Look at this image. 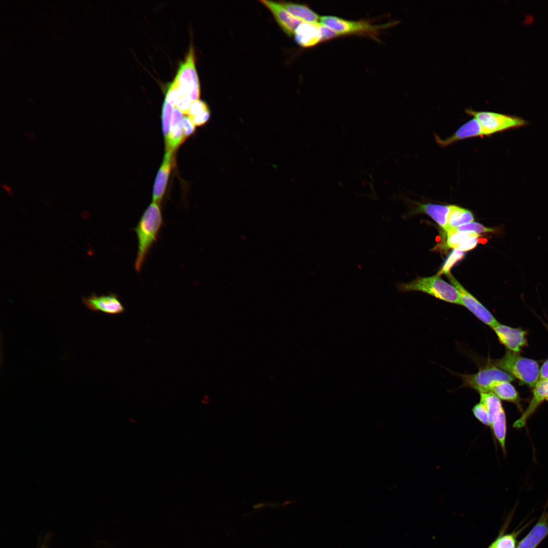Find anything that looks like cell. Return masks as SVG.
<instances>
[{"mask_svg":"<svg viewBox=\"0 0 548 548\" xmlns=\"http://www.w3.org/2000/svg\"><path fill=\"white\" fill-rule=\"evenodd\" d=\"M163 224L159 204L152 202L147 207L134 228L138 241L134 269L140 272L147 257L157 242Z\"/></svg>","mask_w":548,"mask_h":548,"instance_id":"cell-1","label":"cell"},{"mask_svg":"<svg viewBox=\"0 0 548 548\" xmlns=\"http://www.w3.org/2000/svg\"><path fill=\"white\" fill-rule=\"evenodd\" d=\"M498 368L533 388L539 380V368L537 362L508 351L500 359L491 360Z\"/></svg>","mask_w":548,"mask_h":548,"instance_id":"cell-2","label":"cell"},{"mask_svg":"<svg viewBox=\"0 0 548 548\" xmlns=\"http://www.w3.org/2000/svg\"><path fill=\"white\" fill-rule=\"evenodd\" d=\"M397 288L402 292L422 291L444 301L461 305L460 295L456 288L437 275L419 278L408 283L399 284Z\"/></svg>","mask_w":548,"mask_h":548,"instance_id":"cell-3","label":"cell"},{"mask_svg":"<svg viewBox=\"0 0 548 548\" xmlns=\"http://www.w3.org/2000/svg\"><path fill=\"white\" fill-rule=\"evenodd\" d=\"M458 374L462 380V387L471 388L478 393L489 392L491 386L495 382L514 380L512 375L495 366L490 359L484 365L480 366L475 373Z\"/></svg>","mask_w":548,"mask_h":548,"instance_id":"cell-4","label":"cell"},{"mask_svg":"<svg viewBox=\"0 0 548 548\" xmlns=\"http://www.w3.org/2000/svg\"><path fill=\"white\" fill-rule=\"evenodd\" d=\"M466 113L475 119L481 127L483 136L508 129L521 127L527 124L524 119L518 117L488 111H476L471 109Z\"/></svg>","mask_w":548,"mask_h":548,"instance_id":"cell-5","label":"cell"},{"mask_svg":"<svg viewBox=\"0 0 548 548\" xmlns=\"http://www.w3.org/2000/svg\"><path fill=\"white\" fill-rule=\"evenodd\" d=\"M174 80L178 86L179 96H187L192 102L199 99L200 84L195 67L194 51L192 45L184 61L180 64Z\"/></svg>","mask_w":548,"mask_h":548,"instance_id":"cell-6","label":"cell"},{"mask_svg":"<svg viewBox=\"0 0 548 548\" xmlns=\"http://www.w3.org/2000/svg\"><path fill=\"white\" fill-rule=\"evenodd\" d=\"M320 24L335 32L339 36L346 35H361L377 38L379 31L390 26L391 23L381 25H372L366 21H351L334 16L320 17Z\"/></svg>","mask_w":548,"mask_h":548,"instance_id":"cell-7","label":"cell"},{"mask_svg":"<svg viewBox=\"0 0 548 548\" xmlns=\"http://www.w3.org/2000/svg\"><path fill=\"white\" fill-rule=\"evenodd\" d=\"M446 275L452 285L458 290L461 305L469 310L479 320L492 328L499 323L492 313L475 297L465 290L451 272Z\"/></svg>","mask_w":548,"mask_h":548,"instance_id":"cell-8","label":"cell"},{"mask_svg":"<svg viewBox=\"0 0 548 548\" xmlns=\"http://www.w3.org/2000/svg\"><path fill=\"white\" fill-rule=\"evenodd\" d=\"M82 301L90 311L101 312L110 315H118L125 312V308L119 296L114 293L97 295L94 293L87 297H82Z\"/></svg>","mask_w":548,"mask_h":548,"instance_id":"cell-9","label":"cell"},{"mask_svg":"<svg viewBox=\"0 0 548 548\" xmlns=\"http://www.w3.org/2000/svg\"><path fill=\"white\" fill-rule=\"evenodd\" d=\"M492 329L500 343L509 351L518 353L522 348L527 345L526 333L522 329L512 328L500 323Z\"/></svg>","mask_w":548,"mask_h":548,"instance_id":"cell-10","label":"cell"},{"mask_svg":"<svg viewBox=\"0 0 548 548\" xmlns=\"http://www.w3.org/2000/svg\"><path fill=\"white\" fill-rule=\"evenodd\" d=\"M260 2L270 12L280 28L290 37L294 35L297 27L303 22L292 16L280 3L266 0Z\"/></svg>","mask_w":548,"mask_h":548,"instance_id":"cell-11","label":"cell"},{"mask_svg":"<svg viewBox=\"0 0 548 548\" xmlns=\"http://www.w3.org/2000/svg\"><path fill=\"white\" fill-rule=\"evenodd\" d=\"M548 400V380L538 381L533 388V394L527 408L521 417L513 424L516 428L524 427L530 417L534 413L538 406L544 401Z\"/></svg>","mask_w":548,"mask_h":548,"instance_id":"cell-12","label":"cell"},{"mask_svg":"<svg viewBox=\"0 0 548 548\" xmlns=\"http://www.w3.org/2000/svg\"><path fill=\"white\" fill-rule=\"evenodd\" d=\"M173 151H166L162 163L157 174L153 190L152 202L159 204L165 192L172 167Z\"/></svg>","mask_w":548,"mask_h":548,"instance_id":"cell-13","label":"cell"},{"mask_svg":"<svg viewBox=\"0 0 548 548\" xmlns=\"http://www.w3.org/2000/svg\"><path fill=\"white\" fill-rule=\"evenodd\" d=\"M477 136L483 137L480 125L473 118L461 126L455 133L447 138L442 139L435 135L436 143L441 147L448 146L458 141Z\"/></svg>","mask_w":548,"mask_h":548,"instance_id":"cell-14","label":"cell"},{"mask_svg":"<svg viewBox=\"0 0 548 548\" xmlns=\"http://www.w3.org/2000/svg\"><path fill=\"white\" fill-rule=\"evenodd\" d=\"M296 43L299 46L308 48L321 42V24L319 23H301L294 33Z\"/></svg>","mask_w":548,"mask_h":548,"instance_id":"cell-15","label":"cell"},{"mask_svg":"<svg viewBox=\"0 0 548 548\" xmlns=\"http://www.w3.org/2000/svg\"><path fill=\"white\" fill-rule=\"evenodd\" d=\"M548 536V513L543 512L528 534L518 543L517 548H536Z\"/></svg>","mask_w":548,"mask_h":548,"instance_id":"cell-16","label":"cell"},{"mask_svg":"<svg viewBox=\"0 0 548 548\" xmlns=\"http://www.w3.org/2000/svg\"><path fill=\"white\" fill-rule=\"evenodd\" d=\"M183 114L177 108L174 109L169 131L165 143L166 151H174L184 141Z\"/></svg>","mask_w":548,"mask_h":548,"instance_id":"cell-17","label":"cell"},{"mask_svg":"<svg viewBox=\"0 0 548 548\" xmlns=\"http://www.w3.org/2000/svg\"><path fill=\"white\" fill-rule=\"evenodd\" d=\"M426 214L434 220L444 231L447 228L448 217L450 211V205L445 206L435 203L418 204L416 211Z\"/></svg>","mask_w":548,"mask_h":548,"instance_id":"cell-18","label":"cell"},{"mask_svg":"<svg viewBox=\"0 0 548 548\" xmlns=\"http://www.w3.org/2000/svg\"><path fill=\"white\" fill-rule=\"evenodd\" d=\"M281 4L294 17L306 23H318L320 17L307 6L282 2Z\"/></svg>","mask_w":548,"mask_h":548,"instance_id":"cell-19","label":"cell"},{"mask_svg":"<svg viewBox=\"0 0 548 548\" xmlns=\"http://www.w3.org/2000/svg\"><path fill=\"white\" fill-rule=\"evenodd\" d=\"M473 220V214L470 211L456 205H450L447 228L445 232L448 233L459 226L472 222Z\"/></svg>","mask_w":548,"mask_h":548,"instance_id":"cell-20","label":"cell"},{"mask_svg":"<svg viewBox=\"0 0 548 548\" xmlns=\"http://www.w3.org/2000/svg\"><path fill=\"white\" fill-rule=\"evenodd\" d=\"M500 399L519 405V396L514 387L507 381H499L491 386L490 391Z\"/></svg>","mask_w":548,"mask_h":548,"instance_id":"cell-21","label":"cell"},{"mask_svg":"<svg viewBox=\"0 0 548 548\" xmlns=\"http://www.w3.org/2000/svg\"><path fill=\"white\" fill-rule=\"evenodd\" d=\"M480 402L486 407L491 423L504 410L502 407L500 399L491 392H484L478 393Z\"/></svg>","mask_w":548,"mask_h":548,"instance_id":"cell-22","label":"cell"},{"mask_svg":"<svg viewBox=\"0 0 548 548\" xmlns=\"http://www.w3.org/2000/svg\"><path fill=\"white\" fill-rule=\"evenodd\" d=\"M490 427L496 439L498 441L505 454L507 430L505 412H502L491 423Z\"/></svg>","mask_w":548,"mask_h":548,"instance_id":"cell-23","label":"cell"},{"mask_svg":"<svg viewBox=\"0 0 548 548\" xmlns=\"http://www.w3.org/2000/svg\"><path fill=\"white\" fill-rule=\"evenodd\" d=\"M447 233V246L454 249L464 240L471 237L477 238L480 236V234L469 231L450 232Z\"/></svg>","mask_w":548,"mask_h":548,"instance_id":"cell-24","label":"cell"},{"mask_svg":"<svg viewBox=\"0 0 548 548\" xmlns=\"http://www.w3.org/2000/svg\"><path fill=\"white\" fill-rule=\"evenodd\" d=\"M519 532L500 535L488 548H517L516 541Z\"/></svg>","mask_w":548,"mask_h":548,"instance_id":"cell-25","label":"cell"},{"mask_svg":"<svg viewBox=\"0 0 548 548\" xmlns=\"http://www.w3.org/2000/svg\"><path fill=\"white\" fill-rule=\"evenodd\" d=\"M174 106L167 101H164L162 109V125L165 142L166 141L170 128Z\"/></svg>","mask_w":548,"mask_h":548,"instance_id":"cell-26","label":"cell"},{"mask_svg":"<svg viewBox=\"0 0 548 548\" xmlns=\"http://www.w3.org/2000/svg\"><path fill=\"white\" fill-rule=\"evenodd\" d=\"M469 231L473 232L477 234L481 233L495 232L496 229L489 228L483 226L477 222H472L467 224L459 226L450 232Z\"/></svg>","mask_w":548,"mask_h":548,"instance_id":"cell-27","label":"cell"},{"mask_svg":"<svg viewBox=\"0 0 548 548\" xmlns=\"http://www.w3.org/2000/svg\"><path fill=\"white\" fill-rule=\"evenodd\" d=\"M472 412L481 423L486 426H491L489 415L486 406L481 402L476 403L472 409Z\"/></svg>","mask_w":548,"mask_h":548,"instance_id":"cell-28","label":"cell"},{"mask_svg":"<svg viewBox=\"0 0 548 548\" xmlns=\"http://www.w3.org/2000/svg\"><path fill=\"white\" fill-rule=\"evenodd\" d=\"M464 256V253L463 252L457 249H455L450 255L448 257L445 263H444L442 268L439 272L437 274L439 276L442 273L447 274L450 272V269L459 260L463 258Z\"/></svg>","mask_w":548,"mask_h":548,"instance_id":"cell-29","label":"cell"},{"mask_svg":"<svg viewBox=\"0 0 548 548\" xmlns=\"http://www.w3.org/2000/svg\"><path fill=\"white\" fill-rule=\"evenodd\" d=\"M211 113L208 109L192 117H189L195 126H200L205 124L209 120Z\"/></svg>","mask_w":548,"mask_h":548,"instance_id":"cell-30","label":"cell"},{"mask_svg":"<svg viewBox=\"0 0 548 548\" xmlns=\"http://www.w3.org/2000/svg\"><path fill=\"white\" fill-rule=\"evenodd\" d=\"M208 109H209V107L207 103L202 100L198 99L192 102L188 115L189 117H192Z\"/></svg>","mask_w":548,"mask_h":548,"instance_id":"cell-31","label":"cell"},{"mask_svg":"<svg viewBox=\"0 0 548 548\" xmlns=\"http://www.w3.org/2000/svg\"><path fill=\"white\" fill-rule=\"evenodd\" d=\"M184 141L192 134L195 129V125L189 116L184 117L182 122Z\"/></svg>","mask_w":548,"mask_h":548,"instance_id":"cell-32","label":"cell"},{"mask_svg":"<svg viewBox=\"0 0 548 548\" xmlns=\"http://www.w3.org/2000/svg\"><path fill=\"white\" fill-rule=\"evenodd\" d=\"M477 243V238H469L462 242L455 249L462 252L468 251L476 247Z\"/></svg>","mask_w":548,"mask_h":548,"instance_id":"cell-33","label":"cell"},{"mask_svg":"<svg viewBox=\"0 0 548 548\" xmlns=\"http://www.w3.org/2000/svg\"><path fill=\"white\" fill-rule=\"evenodd\" d=\"M321 42L328 41L339 36L331 29L321 24Z\"/></svg>","mask_w":548,"mask_h":548,"instance_id":"cell-34","label":"cell"},{"mask_svg":"<svg viewBox=\"0 0 548 548\" xmlns=\"http://www.w3.org/2000/svg\"><path fill=\"white\" fill-rule=\"evenodd\" d=\"M548 380V359L542 365L539 369V380Z\"/></svg>","mask_w":548,"mask_h":548,"instance_id":"cell-35","label":"cell"},{"mask_svg":"<svg viewBox=\"0 0 548 548\" xmlns=\"http://www.w3.org/2000/svg\"><path fill=\"white\" fill-rule=\"evenodd\" d=\"M2 188H3L4 189H5L7 191V193L8 194V195L9 196H10L12 197H13V193L12 188H11V186L9 184H8L7 183L3 184L2 185Z\"/></svg>","mask_w":548,"mask_h":548,"instance_id":"cell-36","label":"cell"},{"mask_svg":"<svg viewBox=\"0 0 548 548\" xmlns=\"http://www.w3.org/2000/svg\"><path fill=\"white\" fill-rule=\"evenodd\" d=\"M25 135H26V136H27L29 139H36V138H36L35 135L34 134H33V133L27 132V133H25Z\"/></svg>","mask_w":548,"mask_h":548,"instance_id":"cell-37","label":"cell"},{"mask_svg":"<svg viewBox=\"0 0 548 548\" xmlns=\"http://www.w3.org/2000/svg\"><path fill=\"white\" fill-rule=\"evenodd\" d=\"M41 548H45L44 546H42Z\"/></svg>","mask_w":548,"mask_h":548,"instance_id":"cell-38","label":"cell"}]
</instances>
